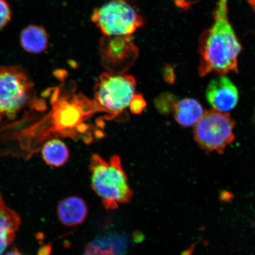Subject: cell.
I'll list each match as a JSON object with an SVG mask.
<instances>
[{"mask_svg": "<svg viewBox=\"0 0 255 255\" xmlns=\"http://www.w3.org/2000/svg\"><path fill=\"white\" fill-rule=\"evenodd\" d=\"M54 95L52 110L30 130L37 144L53 135L76 138L87 131L86 121L98 113L93 101L75 89L57 88Z\"/></svg>", "mask_w": 255, "mask_h": 255, "instance_id": "7a4b0ae2", "label": "cell"}, {"mask_svg": "<svg viewBox=\"0 0 255 255\" xmlns=\"http://www.w3.org/2000/svg\"><path fill=\"white\" fill-rule=\"evenodd\" d=\"M20 223V217L6 206L0 193V241L12 244Z\"/></svg>", "mask_w": 255, "mask_h": 255, "instance_id": "4fadbf2b", "label": "cell"}, {"mask_svg": "<svg viewBox=\"0 0 255 255\" xmlns=\"http://www.w3.org/2000/svg\"><path fill=\"white\" fill-rule=\"evenodd\" d=\"M228 2V0H218L213 12V23L200 38V76L238 72L242 46L229 21Z\"/></svg>", "mask_w": 255, "mask_h": 255, "instance_id": "6da1fadb", "label": "cell"}, {"mask_svg": "<svg viewBox=\"0 0 255 255\" xmlns=\"http://www.w3.org/2000/svg\"><path fill=\"white\" fill-rule=\"evenodd\" d=\"M138 53L131 36H104L100 40V55L108 72L125 73L135 63Z\"/></svg>", "mask_w": 255, "mask_h": 255, "instance_id": "ba28073f", "label": "cell"}, {"mask_svg": "<svg viewBox=\"0 0 255 255\" xmlns=\"http://www.w3.org/2000/svg\"><path fill=\"white\" fill-rule=\"evenodd\" d=\"M5 255H23L20 253V251H19L17 248H13L12 249L10 252H9L8 253L6 254Z\"/></svg>", "mask_w": 255, "mask_h": 255, "instance_id": "ffe728a7", "label": "cell"}, {"mask_svg": "<svg viewBox=\"0 0 255 255\" xmlns=\"http://www.w3.org/2000/svg\"><path fill=\"white\" fill-rule=\"evenodd\" d=\"M57 212L60 222L66 227L73 228L85 221L88 208L84 199L78 196H71L60 202Z\"/></svg>", "mask_w": 255, "mask_h": 255, "instance_id": "30bf717a", "label": "cell"}, {"mask_svg": "<svg viewBox=\"0 0 255 255\" xmlns=\"http://www.w3.org/2000/svg\"><path fill=\"white\" fill-rule=\"evenodd\" d=\"M88 255H119L113 251L109 250H101V249L94 248V250L89 251Z\"/></svg>", "mask_w": 255, "mask_h": 255, "instance_id": "e0dca14e", "label": "cell"}, {"mask_svg": "<svg viewBox=\"0 0 255 255\" xmlns=\"http://www.w3.org/2000/svg\"><path fill=\"white\" fill-rule=\"evenodd\" d=\"M41 155L47 165L60 167L68 161L69 151L68 146L61 140L53 138L44 143L41 148Z\"/></svg>", "mask_w": 255, "mask_h": 255, "instance_id": "5bb4252c", "label": "cell"}, {"mask_svg": "<svg viewBox=\"0 0 255 255\" xmlns=\"http://www.w3.org/2000/svg\"><path fill=\"white\" fill-rule=\"evenodd\" d=\"M204 114L202 105L194 99H183L174 106L175 120L184 127L196 126Z\"/></svg>", "mask_w": 255, "mask_h": 255, "instance_id": "7c38bea8", "label": "cell"}, {"mask_svg": "<svg viewBox=\"0 0 255 255\" xmlns=\"http://www.w3.org/2000/svg\"><path fill=\"white\" fill-rule=\"evenodd\" d=\"M207 101L213 110L226 113L237 106L238 89L226 76H220L209 83L206 92Z\"/></svg>", "mask_w": 255, "mask_h": 255, "instance_id": "9c48e42d", "label": "cell"}, {"mask_svg": "<svg viewBox=\"0 0 255 255\" xmlns=\"http://www.w3.org/2000/svg\"><path fill=\"white\" fill-rule=\"evenodd\" d=\"M235 122L229 114L215 110L207 111L194 130L196 141L209 152L222 153L235 139Z\"/></svg>", "mask_w": 255, "mask_h": 255, "instance_id": "52a82bcc", "label": "cell"}, {"mask_svg": "<svg viewBox=\"0 0 255 255\" xmlns=\"http://www.w3.org/2000/svg\"><path fill=\"white\" fill-rule=\"evenodd\" d=\"M34 92L33 82L23 68L0 66V122L14 119L29 104Z\"/></svg>", "mask_w": 255, "mask_h": 255, "instance_id": "8992f818", "label": "cell"}, {"mask_svg": "<svg viewBox=\"0 0 255 255\" xmlns=\"http://www.w3.org/2000/svg\"><path fill=\"white\" fill-rule=\"evenodd\" d=\"M20 42L25 52L37 54L47 49L49 38L42 25L30 24L21 30Z\"/></svg>", "mask_w": 255, "mask_h": 255, "instance_id": "8fae6325", "label": "cell"}, {"mask_svg": "<svg viewBox=\"0 0 255 255\" xmlns=\"http://www.w3.org/2000/svg\"><path fill=\"white\" fill-rule=\"evenodd\" d=\"M136 81L130 75L104 72L94 89V103L107 120L114 119L128 107L135 94Z\"/></svg>", "mask_w": 255, "mask_h": 255, "instance_id": "5b68a950", "label": "cell"}, {"mask_svg": "<svg viewBox=\"0 0 255 255\" xmlns=\"http://www.w3.org/2000/svg\"><path fill=\"white\" fill-rule=\"evenodd\" d=\"M128 107L132 114L136 115L141 114L146 107L145 99L141 95H133L131 100L130 101Z\"/></svg>", "mask_w": 255, "mask_h": 255, "instance_id": "2e32d148", "label": "cell"}, {"mask_svg": "<svg viewBox=\"0 0 255 255\" xmlns=\"http://www.w3.org/2000/svg\"><path fill=\"white\" fill-rule=\"evenodd\" d=\"M252 8H253L254 10L255 11V0H247Z\"/></svg>", "mask_w": 255, "mask_h": 255, "instance_id": "44dd1931", "label": "cell"}, {"mask_svg": "<svg viewBox=\"0 0 255 255\" xmlns=\"http://www.w3.org/2000/svg\"><path fill=\"white\" fill-rule=\"evenodd\" d=\"M89 167L91 187L105 209H116L132 199V191L119 155L113 156L110 160L92 155Z\"/></svg>", "mask_w": 255, "mask_h": 255, "instance_id": "3957f363", "label": "cell"}, {"mask_svg": "<svg viewBox=\"0 0 255 255\" xmlns=\"http://www.w3.org/2000/svg\"><path fill=\"white\" fill-rule=\"evenodd\" d=\"M51 253V248L50 247L45 246L41 248L39 251L38 255H50Z\"/></svg>", "mask_w": 255, "mask_h": 255, "instance_id": "d6986e66", "label": "cell"}, {"mask_svg": "<svg viewBox=\"0 0 255 255\" xmlns=\"http://www.w3.org/2000/svg\"><path fill=\"white\" fill-rule=\"evenodd\" d=\"M12 15L11 6L7 0H0V31L10 22Z\"/></svg>", "mask_w": 255, "mask_h": 255, "instance_id": "9a60e30c", "label": "cell"}, {"mask_svg": "<svg viewBox=\"0 0 255 255\" xmlns=\"http://www.w3.org/2000/svg\"><path fill=\"white\" fill-rule=\"evenodd\" d=\"M91 20L104 36H131L145 24L135 0H109L94 9Z\"/></svg>", "mask_w": 255, "mask_h": 255, "instance_id": "277c9868", "label": "cell"}, {"mask_svg": "<svg viewBox=\"0 0 255 255\" xmlns=\"http://www.w3.org/2000/svg\"><path fill=\"white\" fill-rule=\"evenodd\" d=\"M164 76L167 81L170 83L173 82L174 80L173 70L170 68V67L165 68Z\"/></svg>", "mask_w": 255, "mask_h": 255, "instance_id": "ac0fdd59", "label": "cell"}]
</instances>
